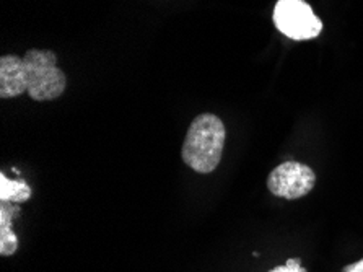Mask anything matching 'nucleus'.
I'll return each instance as SVG.
<instances>
[{
	"instance_id": "nucleus-1",
	"label": "nucleus",
	"mask_w": 363,
	"mask_h": 272,
	"mask_svg": "<svg viewBox=\"0 0 363 272\" xmlns=\"http://www.w3.org/2000/svg\"><path fill=\"white\" fill-rule=\"evenodd\" d=\"M225 138L227 131L218 116L212 113L199 114L189 126L181 157L197 173H212L222 160Z\"/></svg>"
},
{
	"instance_id": "nucleus-2",
	"label": "nucleus",
	"mask_w": 363,
	"mask_h": 272,
	"mask_svg": "<svg viewBox=\"0 0 363 272\" xmlns=\"http://www.w3.org/2000/svg\"><path fill=\"white\" fill-rule=\"evenodd\" d=\"M28 95L35 102H51L65 92L67 79L57 67V55L52 51L30 49L23 55Z\"/></svg>"
},
{
	"instance_id": "nucleus-3",
	"label": "nucleus",
	"mask_w": 363,
	"mask_h": 272,
	"mask_svg": "<svg viewBox=\"0 0 363 272\" xmlns=\"http://www.w3.org/2000/svg\"><path fill=\"white\" fill-rule=\"evenodd\" d=\"M274 23L295 41L313 40L323 31V21L305 0H279L274 9Z\"/></svg>"
},
{
	"instance_id": "nucleus-4",
	"label": "nucleus",
	"mask_w": 363,
	"mask_h": 272,
	"mask_svg": "<svg viewBox=\"0 0 363 272\" xmlns=\"http://www.w3.org/2000/svg\"><path fill=\"white\" fill-rule=\"evenodd\" d=\"M316 183V175L310 166L298 162H285L271 171L267 178V187L274 196L289 199H300L310 194Z\"/></svg>"
},
{
	"instance_id": "nucleus-5",
	"label": "nucleus",
	"mask_w": 363,
	"mask_h": 272,
	"mask_svg": "<svg viewBox=\"0 0 363 272\" xmlns=\"http://www.w3.org/2000/svg\"><path fill=\"white\" fill-rule=\"evenodd\" d=\"M28 93L23 58L2 55L0 58V98H16Z\"/></svg>"
},
{
	"instance_id": "nucleus-6",
	"label": "nucleus",
	"mask_w": 363,
	"mask_h": 272,
	"mask_svg": "<svg viewBox=\"0 0 363 272\" xmlns=\"http://www.w3.org/2000/svg\"><path fill=\"white\" fill-rule=\"evenodd\" d=\"M20 214L13 202H2L0 205V254L12 256L18 249V238L12 230V220Z\"/></svg>"
},
{
	"instance_id": "nucleus-7",
	"label": "nucleus",
	"mask_w": 363,
	"mask_h": 272,
	"mask_svg": "<svg viewBox=\"0 0 363 272\" xmlns=\"http://www.w3.org/2000/svg\"><path fill=\"white\" fill-rule=\"evenodd\" d=\"M31 197V187L21 180H9L0 175V201L2 202H26Z\"/></svg>"
},
{
	"instance_id": "nucleus-8",
	"label": "nucleus",
	"mask_w": 363,
	"mask_h": 272,
	"mask_svg": "<svg viewBox=\"0 0 363 272\" xmlns=\"http://www.w3.org/2000/svg\"><path fill=\"white\" fill-rule=\"evenodd\" d=\"M269 272H306V269L301 266V261L298 258H291L284 266H277Z\"/></svg>"
},
{
	"instance_id": "nucleus-9",
	"label": "nucleus",
	"mask_w": 363,
	"mask_h": 272,
	"mask_svg": "<svg viewBox=\"0 0 363 272\" xmlns=\"http://www.w3.org/2000/svg\"><path fill=\"white\" fill-rule=\"evenodd\" d=\"M342 272H363V259L357 261V263H352L349 266H345Z\"/></svg>"
}]
</instances>
